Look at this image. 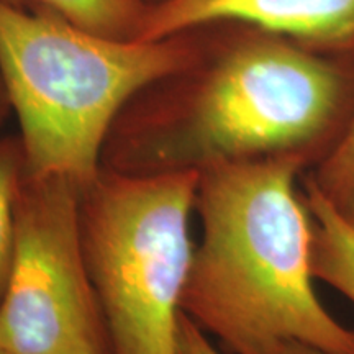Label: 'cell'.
<instances>
[{"instance_id":"cell-1","label":"cell","mask_w":354,"mask_h":354,"mask_svg":"<svg viewBox=\"0 0 354 354\" xmlns=\"http://www.w3.org/2000/svg\"><path fill=\"white\" fill-rule=\"evenodd\" d=\"M187 66L125 105L102 153L123 174L201 171L305 154L354 117V56H336L240 21L201 25Z\"/></svg>"},{"instance_id":"cell-2","label":"cell","mask_w":354,"mask_h":354,"mask_svg":"<svg viewBox=\"0 0 354 354\" xmlns=\"http://www.w3.org/2000/svg\"><path fill=\"white\" fill-rule=\"evenodd\" d=\"M305 154L201 169L194 250L183 313L233 354H277L302 343L354 354V331L313 289L312 220L295 189Z\"/></svg>"},{"instance_id":"cell-3","label":"cell","mask_w":354,"mask_h":354,"mask_svg":"<svg viewBox=\"0 0 354 354\" xmlns=\"http://www.w3.org/2000/svg\"><path fill=\"white\" fill-rule=\"evenodd\" d=\"M201 43V26L154 41H122L0 0V76L20 123L26 174L91 183L125 105L187 66Z\"/></svg>"},{"instance_id":"cell-4","label":"cell","mask_w":354,"mask_h":354,"mask_svg":"<svg viewBox=\"0 0 354 354\" xmlns=\"http://www.w3.org/2000/svg\"><path fill=\"white\" fill-rule=\"evenodd\" d=\"M198 177L102 167L82 187L84 253L110 354H177Z\"/></svg>"},{"instance_id":"cell-5","label":"cell","mask_w":354,"mask_h":354,"mask_svg":"<svg viewBox=\"0 0 354 354\" xmlns=\"http://www.w3.org/2000/svg\"><path fill=\"white\" fill-rule=\"evenodd\" d=\"M82 187L64 176H25L0 302V344L12 354H110L84 253Z\"/></svg>"},{"instance_id":"cell-6","label":"cell","mask_w":354,"mask_h":354,"mask_svg":"<svg viewBox=\"0 0 354 354\" xmlns=\"http://www.w3.org/2000/svg\"><path fill=\"white\" fill-rule=\"evenodd\" d=\"M214 21H240L312 50L354 56V0H161L149 6L140 41Z\"/></svg>"},{"instance_id":"cell-7","label":"cell","mask_w":354,"mask_h":354,"mask_svg":"<svg viewBox=\"0 0 354 354\" xmlns=\"http://www.w3.org/2000/svg\"><path fill=\"white\" fill-rule=\"evenodd\" d=\"M312 220V271L354 304V225L317 177L304 183Z\"/></svg>"},{"instance_id":"cell-8","label":"cell","mask_w":354,"mask_h":354,"mask_svg":"<svg viewBox=\"0 0 354 354\" xmlns=\"http://www.w3.org/2000/svg\"><path fill=\"white\" fill-rule=\"evenodd\" d=\"M32 12H51L88 32L122 41L140 39L146 0H6Z\"/></svg>"},{"instance_id":"cell-9","label":"cell","mask_w":354,"mask_h":354,"mask_svg":"<svg viewBox=\"0 0 354 354\" xmlns=\"http://www.w3.org/2000/svg\"><path fill=\"white\" fill-rule=\"evenodd\" d=\"M26 176V156L20 136L0 138V302L6 294L15 248V210Z\"/></svg>"},{"instance_id":"cell-10","label":"cell","mask_w":354,"mask_h":354,"mask_svg":"<svg viewBox=\"0 0 354 354\" xmlns=\"http://www.w3.org/2000/svg\"><path fill=\"white\" fill-rule=\"evenodd\" d=\"M317 180L330 196L338 197L354 180V117L342 138L336 141Z\"/></svg>"},{"instance_id":"cell-11","label":"cell","mask_w":354,"mask_h":354,"mask_svg":"<svg viewBox=\"0 0 354 354\" xmlns=\"http://www.w3.org/2000/svg\"><path fill=\"white\" fill-rule=\"evenodd\" d=\"M177 354H220L201 326L183 313L177 331Z\"/></svg>"},{"instance_id":"cell-12","label":"cell","mask_w":354,"mask_h":354,"mask_svg":"<svg viewBox=\"0 0 354 354\" xmlns=\"http://www.w3.org/2000/svg\"><path fill=\"white\" fill-rule=\"evenodd\" d=\"M335 201L338 202L339 209L343 210V214L348 216L349 221L354 225V180L349 187L344 190L342 196L335 197Z\"/></svg>"},{"instance_id":"cell-13","label":"cell","mask_w":354,"mask_h":354,"mask_svg":"<svg viewBox=\"0 0 354 354\" xmlns=\"http://www.w3.org/2000/svg\"><path fill=\"white\" fill-rule=\"evenodd\" d=\"M277 354H331L326 351H322V349H317L313 346H308V344H302V343H286L279 348Z\"/></svg>"},{"instance_id":"cell-14","label":"cell","mask_w":354,"mask_h":354,"mask_svg":"<svg viewBox=\"0 0 354 354\" xmlns=\"http://www.w3.org/2000/svg\"><path fill=\"white\" fill-rule=\"evenodd\" d=\"M10 110H12V105H10V100H8L6 84H3V79L0 76V128H2L3 122H6L8 113H10Z\"/></svg>"},{"instance_id":"cell-15","label":"cell","mask_w":354,"mask_h":354,"mask_svg":"<svg viewBox=\"0 0 354 354\" xmlns=\"http://www.w3.org/2000/svg\"><path fill=\"white\" fill-rule=\"evenodd\" d=\"M0 354H12L10 351H8V349L7 348H3L2 346V344H0Z\"/></svg>"},{"instance_id":"cell-16","label":"cell","mask_w":354,"mask_h":354,"mask_svg":"<svg viewBox=\"0 0 354 354\" xmlns=\"http://www.w3.org/2000/svg\"><path fill=\"white\" fill-rule=\"evenodd\" d=\"M146 2H148V3H151V6H153V3H156V2H161V0H146Z\"/></svg>"}]
</instances>
